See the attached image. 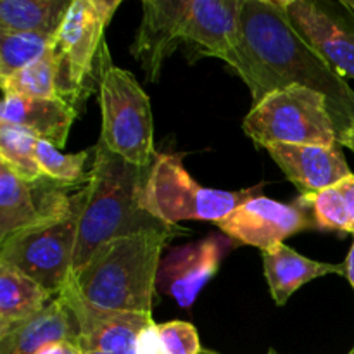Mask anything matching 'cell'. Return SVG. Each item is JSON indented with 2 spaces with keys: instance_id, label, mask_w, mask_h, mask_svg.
<instances>
[{
  "instance_id": "6da1fadb",
  "label": "cell",
  "mask_w": 354,
  "mask_h": 354,
  "mask_svg": "<svg viewBox=\"0 0 354 354\" xmlns=\"http://www.w3.org/2000/svg\"><path fill=\"white\" fill-rule=\"evenodd\" d=\"M241 26L258 71L259 100L301 85L327 99L337 135L353 123L354 90L290 23L282 0H242Z\"/></svg>"
},
{
  "instance_id": "7a4b0ae2",
  "label": "cell",
  "mask_w": 354,
  "mask_h": 354,
  "mask_svg": "<svg viewBox=\"0 0 354 354\" xmlns=\"http://www.w3.org/2000/svg\"><path fill=\"white\" fill-rule=\"evenodd\" d=\"M151 168L131 165L111 152L102 140L97 142L92 171L86 178V201L78 225L73 275L114 239L149 232H185L178 225L158 220L145 207V183Z\"/></svg>"
},
{
  "instance_id": "3957f363",
  "label": "cell",
  "mask_w": 354,
  "mask_h": 354,
  "mask_svg": "<svg viewBox=\"0 0 354 354\" xmlns=\"http://www.w3.org/2000/svg\"><path fill=\"white\" fill-rule=\"evenodd\" d=\"M183 232H149L104 244L71 277L68 289L85 303L111 311L152 315L158 304L162 251Z\"/></svg>"
},
{
  "instance_id": "277c9868",
  "label": "cell",
  "mask_w": 354,
  "mask_h": 354,
  "mask_svg": "<svg viewBox=\"0 0 354 354\" xmlns=\"http://www.w3.org/2000/svg\"><path fill=\"white\" fill-rule=\"evenodd\" d=\"M100 140L111 152L131 165L152 166L158 154L154 151L151 100L131 73L111 62L106 45L100 52Z\"/></svg>"
},
{
  "instance_id": "5b68a950",
  "label": "cell",
  "mask_w": 354,
  "mask_h": 354,
  "mask_svg": "<svg viewBox=\"0 0 354 354\" xmlns=\"http://www.w3.org/2000/svg\"><path fill=\"white\" fill-rule=\"evenodd\" d=\"M244 131L261 147L272 144L339 145V135L322 93L301 85L268 93L251 107Z\"/></svg>"
},
{
  "instance_id": "8992f818",
  "label": "cell",
  "mask_w": 354,
  "mask_h": 354,
  "mask_svg": "<svg viewBox=\"0 0 354 354\" xmlns=\"http://www.w3.org/2000/svg\"><path fill=\"white\" fill-rule=\"evenodd\" d=\"M86 201V185L75 194V203L66 216L45 221L0 242V263L35 280L57 297L73 275L78 225Z\"/></svg>"
},
{
  "instance_id": "52a82bcc",
  "label": "cell",
  "mask_w": 354,
  "mask_h": 354,
  "mask_svg": "<svg viewBox=\"0 0 354 354\" xmlns=\"http://www.w3.org/2000/svg\"><path fill=\"white\" fill-rule=\"evenodd\" d=\"M254 197V189L218 190L199 185L178 154H158L145 183V207L168 225L211 221L216 225L241 204Z\"/></svg>"
},
{
  "instance_id": "ba28073f",
  "label": "cell",
  "mask_w": 354,
  "mask_h": 354,
  "mask_svg": "<svg viewBox=\"0 0 354 354\" xmlns=\"http://www.w3.org/2000/svg\"><path fill=\"white\" fill-rule=\"evenodd\" d=\"M121 6L120 0H73L52 52L57 66V92L78 113L86 99V85L102 52L104 31Z\"/></svg>"
},
{
  "instance_id": "9c48e42d",
  "label": "cell",
  "mask_w": 354,
  "mask_h": 354,
  "mask_svg": "<svg viewBox=\"0 0 354 354\" xmlns=\"http://www.w3.org/2000/svg\"><path fill=\"white\" fill-rule=\"evenodd\" d=\"M290 23L342 76L354 80V17L342 2L282 0Z\"/></svg>"
},
{
  "instance_id": "30bf717a",
  "label": "cell",
  "mask_w": 354,
  "mask_h": 354,
  "mask_svg": "<svg viewBox=\"0 0 354 354\" xmlns=\"http://www.w3.org/2000/svg\"><path fill=\"white\" fill-rule=\"evenodd\" d=\"M75 194L48 178L24 182L0 162V242L45 221L62 218L71 211Z\"/></svg>"
},
{
  "instance_id": "8fae6325",
  "label": "cell",
  "mask_w": 354,
  "mask_h": 354,
  "mask_svg": "<svg viewBox=\"0 0 354 354\" xmlns=\"http://www.w3.org/2000/svg\"><path fill=\"white\" fill-rule=\"evenodd\" d=\"M216 225L234 242L261 252L273 251L286 239L315 228L310 214L296 203L283 204L263 196L248 199Z\"/></svg>"
},
{
  "instance_id": "7c38bea8",
  "label": "cell",
  "mask_w": 354,
  "mask_h": 354,
  "mask_svg": "<svg viewBox=\"0 0 354 354\" xmlns=\"http://www.w3.org/2000/svg\"><path fill=\"white\" fill-rule=\"evenodd\" d=\"M234 245L227 235H209L169 249L159 265L158 290L173 297L180 308H190Z\"/></svg>"
},
{
  "instance_id": "4fadbf2b",
  "label": "cell",
  "mask_w": 354,
  "mask_h": 354,
  "mask_svg": "<svg viewBox=\"0 0 354 354\" xmlns=\"http://www.w3.org/2000/svg\"><path fill=\"white\" fill-rule=\"evenodd\" d=\"M59 296L64 297L78 317L82 327L78 348L82 351L92 349L104 354H137L138 337L152 324V315L102 310L76 297L68 287Z\"/></svg>"
},
{
  "instance_id": "5bb4252c",
  "label": "cell",
  "mask_w": 354,
  "mask_h": 354,
  "mask_svg": "<svg viewBox=\"0 0 354 354\" xmlns=\"http://www.w3.org/2000/svg\"><path fill=\"white\" fill-rule=\"evenodd\" d=\"M341 147L272 144L265 149L301 194H315L353 175Z\"/></svg>"
},
{
  "instance_id": "9a60e30c",
  "label": "cell",
  "mask_w": 354,
  "mask_h": 354,
  "mask_svg": "<svg viewBox=\"0 0 354 354\" xmlns=\"http://www.w3.org/2000/svg\"><path fill=\"white\" fill-rule=\"evenodd\" d=\"M82 327L64 297L57 296L44 311L0 335V354H37L57 342L78 344Z\"/></svg>"
},
{
  "instance_id": "2e32d148",
  "label": "cell",
  "mask_w": 354,
  "mask_h": 354,
  "mask_svg": "<svg viewBox=\"0 0 354 354\" xmlns=\"http://www.w3.org/2000/svg\"><path fill=\"white\" fill-rule=\"evenodd\" d=\"M76 111L61 97L33 99V97L3 95L0 123L24 128L57 149L64 147L71 131Z\"/></svg>"
},
{
  "instance_id": "e0dca14e",
  "label": "cell",
  "mask_w": 354,
  "mask_h": 354,
  "mask_svg": "<svg viewBox=\"0 0 354 354\" xmlns=\"http://www.w3.org/2000/svg\"><path fill=\"white\" fill-rule=\"evenodd\" d=\"M176 47L175 0H145L142 3V23L131 45V55L140 62L149 83L158 82L162 64Z\"/></svg>"
},
{
  "instance_id": "ac0fdd59",
  "label": "cell",
  "mask_w": 354,
  "mask_h": 354,
  "mask_svg": "<svg viewBox=\"0 0 354 354\" xmlns=\"http://www.w3.org/2000/svg\"><path fill=\"white\" fill-rule=\"evenodd\" d=\"M265 277L270 294L277 306H283L304 283L327 275H344V263H322L301 256L286 244L277 245L273 251L261 252Z\"/></svg>"
},
{
  "instance_id": "d6986e66",
  "label": "cell",
  "mask_w": 354,
  "mask_h": 354,
  "mask_svg": "<svg viewBox=\"0 0 354 354\" xmlns=\"http://www.w3.org/2000/svg\"><path fill=\"white\" fill-rule=\"evenodd\" d=\"M54 299L35 280L0 263V335L33 318Z\"/></svg>"
},
{
  "instance_id": "ffe728a7",
  "label": "cell",
  "mask_w": 354,
  "mask_h": 354,
  "mask_svg": "<svg viewBox=\"0 0 354 354\" xmlns=\"http://www.w3.org/2000/svg\"><path fill=\"white\" fill-rule=\"evenodd\" d=\"M73 0H2L0 33H44L55 37Z\"/></svg>"
},
{
  "instance_id": "44dd1931",
  "label": "cell",
  "mask_w": 354,
  "mask_h": 354,
  "mask_svg": "<svg viewBox=\"0 0 354 354\" xmlns=\"http://www.w3.org/2000/svg\"><path fill=\"white\" fill-rule=\"evenodd\" d=\"M38 137L24 128L0 123V162L28 183L44 178L37 161Z\"/></svg>"
},
{
  "instance_id": "7402d4cb",
  "label": "cell",
  "mask_w": 354,
  "mask_h": 354,
  "mask_svg": "<svg viewBox=\"0 0 354 354\" xmlns=\"http://www.w3.org/2000/svg\"><path fill=\"white\" fill-rule=\"evenodd\" d=\"M2 83L3 95L33 97V99H57V66L52 47L38 61L14 73Z\"/></svg>"
},
{
  "instance_id": "603a6c76",
  "label": "cell",
  "mask_w": 354,
  "mask_h": 354,
  "mask_svg": "<svg viewBox=\"0 0 354 354\" xmlns=\"http://www.w3.org/2000/svg\"><path fill=\"white\" fill-rule=\"evenodd\" d=\"M54 40L55 37L44 33H0V80L38 61Z\"/></svg>"
},
{
  "instance_id": "cb8c5ba5",
  "label": "cell",
  "mask_w": 354,
  "mask_h": 354,
  "mask_svg": "<svg viewBox=\"0 0 354 354\" xmlns=\"http://www.w3.org/2000/svg\"><path fill=\"white\" fill-rule=\"evenodd\" d=\"M294 203L310 214L313 227L318 230L351 234L348 207L337 185L315 194H301Z\"/></svg>"
},
{
  "instance_id": "d4e9b609",
  "label": "cell",
  "mask_w": 354,
  "mask_h": 354,
  "mask_svg": "<svg viewBox=\"0 0 354 354\" xmlns=\"http://www.w3.org/2000/svg\"><path fill=\"white\" fill-rule=\"evenodd\" d=\"M88 158V152H75V154H64L61 149L48 142H37V161L40 166L45 178L52 180L61 185H73V183L82 182L85 176V162Z\"/></svg>"
},
{
  "instance_id": "484cf974",
  "label": "cell",
  "mask_w": 354,
  "mask_h": 354,
  "mask_svg": "<svg viewBox=\"0 0 354 354\" xmlns=\"http://www.w3.org/2000/svg\"><path fill=\"white\" fill-rule=\"evenodd\" d=\"M159 339L166 354H201V341L197 328L187 322H168L158 325Z\"/></svg>"
},
{
  "instance_id": "4316f807",
  "label": "cell",
  "mask_w": 354,
  "mask_h": 354,
  "mask_svg": "<svg viewBox=\"0 0 354 354\" xmlns=\"http://www.w3.org/2000/svg\"><path fill=\"white\" fill-rule=\"evenodd\" d=\"M137 354H166L161 339H159L158 324L152 322L151 325H147L142 330L140 337H138Z\"/></svg>"
},
{
  "instance_id": "83f0119b",
  "label": "cell",
  "mask_w": 354,
  "mask_h": 354,
  "mask_svg": "<svg viewBox=\"0 0 354 354\" xmlns=\"http://www.w3.org/2000/svg\"><path fill=\"white\" fill-rule=\"evenodd\" d=\"M342 197H344L346 207H348L349 220H351V234L354 235V175H349L342 182L337 183Z\"/></svg>"
},
{
  "instance_id": "f1b7e54d",
  "label": "cell",
  "mask_w": 354,
  "mask_h": 354,
  "mask_svg": "<svg viewBox=\"0 0 354 354\" xmlns=\"http://www.w3.org/2000/svg\"><path fill=\"white\" fill-rule=\"evenodd\" d=\"M37 354H82V349L75 342H57V344L47 346Z\"/></svg>"
},
{
  "instance_id": "f546056e",
  "label": "cell",
  "mask_w": 354,
  "mask_h": 354,
  "mask_svg": "<svg viewBox=\"0 0 354 354\" xmlns=\"http://www.w3.org/2000/svg\"><path fill=\"white\" fill-rule=\"evenodd\" d=\"M339 144H341L342 147H348L349 151L354 152V120L353 123L349 124L341 135H339Z\"/></svg>"
},
{
  "instance_id": "4dcf8cb0",
  "label": "cell",
  "mask_w": 354,
  "mask_h": 354,
  "mask_svg": "<svg viewBox=\"0 0 354 354\" xmlns=\"http://www.w3.org/2000/svg\"><path fill=\"white\" fill-rule=\"evenodd\" d=\"M344 265H346V279L349 280V283H351V287L354 289V242L351 249H349V254L348 258H346Z\"/></svg>"
},
{
  "instance_id": "1f68e13d",
  "label": "cell",
  "mask_w": 354,
  "mask_h": 354,
  "mask_svg": "<svg viewBox=\"0 0 354 354\" xmlns=\"http://www.w3.org/2000/svg\"><path fill=\"white\" fill-rule=\"evenodd\" d=\"M341 2L344 3L346 9H348L349 12L353 14V17H354V0H341Z\"/></svg>"
},
{
  "instance_id": "d6a6232c",
  "label": "cell",
  "mask_w": 354,
  "mask_h": 354,
  "mask_svg": "<svg viewBox=\"0 0 354 354\" xmlns=\"http://www.w3.org/2000/svg\"><path fill=\"white\" fill-rule=\"evenodd\" d=\"M82 354H104L100 351H92V349H85V351H82Z\"/></svg>"
},
{
  "instance_id": "836d02e7",
  "label": "cell",
  "mask_w": 354,
  "mask_h": 354,
  "mask_svg": "<svg viewBox=\"0 0 354 354\" xmlns=\"http://www.w3.org/2000/svg\"><path fill=\"white\" fill-rule=\"evenodd\" d=\"M266 354H280V353H277V351H275V349H270V351H268V353H266Z\"/></svg>"
},
{
  "instance_id": "e575fe53",
  "label": "cell",
  "mask_w": 354,
  "mask_h": 354,
  "mask_svg": "<svg viewBox=\"0 0 354 354\" xmlns=\"http://www.w3.org/2000/svg\"><path fill=\"white\" fill-rule=\"evenodd\" d=\"M349 354H354V348H353V351H351V353H349Z\"/></svg>"
}]
</instances>
